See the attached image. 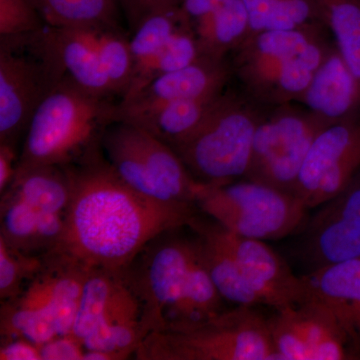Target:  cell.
I'll return each mask as SVG.
<instances>
[{"label": "cell", "instance_id": "cell-37", "mask_svg": "<svg viewBox=\"0 0 360 360\" xmlns=\"http://www.w3.org/2000/svg\"><path fill=\"white\" fill-rule=\"evenodd\" d=\"M226 1L227 0H182L180 8L191 25H194Z\"/></svg>", "mask_w": 360, "mask_h": 360}, {"label": "cell", "instance_id": "cell-32", "mask_svg": "<svg viewBox=\"0 0 360 360\" xmlns=\"http://www.w3.org/2000/svg\"><path fill=\"white\" fill-rule=\"evenodd\" d=\"M274 18L269 30H295L322 23L314 0H274Z\"/></svg>", "mask_w": 360, "mask_h": 360}, {"label": "cell", "instance_id": "cell-9", "mask_svg": "<svg viewBox=\"0 0 360 360\" xmlns=\"http://www.w3.org/2000/svg\"><path fill=\"white\" fill-rule=\"evenodd\" d=\"M195 205L224 229L260 240L295 233L304 225L309 210L295 194L248 179L203 184Z\"/></svg>", "mask_w": 360, "mask_h": 360}, {"label": "cell", "instance_id": "cell-11", "mask_svg": "<svg viewBox=\"0 0 360 360\" xmlns=\"http://www.w3.org/2000/svg\"><path fill=\"white\" fill-rule=\"evenodd\" d=\"M269 323L281 360H343L357 355L335 315L314 298L277 309Z\"/></svg>", "mask_w": 360, "mask_h": 360}, {"label": "cell", "instance_id": "cell-29", "mask_svg": "<svg viewBox=\"0 0 360 360\" xmlns=\"http://www.w3.org/2000/svg\"><path fill=\"white\" fill-rule=\"evenodd\" d=\"M203 56L193 27L177 32L155 58L135 71L129 91L122 101L136 94L155 78L193 65Z\"/></svg>", "mask_w": 360, "mask_h": 360}, {"label": "cell", "instance_id": "cell-34", "mask_svg": "<svg viewBox=\"0 0 360 360\" xmlns=\"http://www.w3.org/2000/svg\"><path fill=\"white\" fill-rule=\"evenodd\" d=\"M120 4L131 32L151 13L170 7L167 0H120Z\"/></svg>", "mask_w": 360, "mask_h": 360}, {"label": "cell", "instance_id": "cell-25", "mask_svg": "<svg viewBox=\"0 0 360 360\" xmlns=\"http://www.w3.org/2000/svg\"><path fill=\"white\" fill-rule=\"evenodd\" d=\"M203 56L226 59L250 37V20L243 0H227L193 25Z\"/></svg>", "mask_w": 360, "mask_h": 360}, {"label": "cell", "instance_id": "cell-24", "mask_svg": "<svg viewBox=\"0 0 360 360\" xmlns=\"http://www.w3.org/2000/svg\"><path fill=\"white\" fill-rule=\"evenodd\" d=\"M323 26L314 23L295 30H266L252 35L236 51V71L245 72L295 58L324 34Z\"/></svg>", "mask_w": 360, "mask_h": 360}, {"label": "cell", "instance_id": "cell-33", "mask_svg": "<svg viewBox=\"0 0 360 360\" xmlns=\"http://www.w3.org/2000/svg\"><path fill=\"white\" fill-rule=\"evenodd\" d=\"M39 347L42 360H84V348L71 335L58 336Z\"/></svg>", "mask_w": 360, "mask_h": 360}, {"label": "cell", "instance_id": "cell-36", "mask_svg": "<svg viewBox=\"0 0 360 360\" xmlns=\"http://www.w3.org/2000/svg\"><path fill=\"white\" fill-rule=\"evenodd\" d=\"M18 146L0 143V194L11 186L18 170Z\"/></svg>", "mask_w": 360, "mask_h": 360}, {"label": "cell", "instance_id": "cell-7", "mask_svg": "<svg viewBox=\"0 0 360 360\" xmlns=\"http://www.w3.org/2000/svg\"><path fill=\"white\" fill-rule=\"evenodd\" d=\"M264 115L250 101L225 91L205 122L172 148L198 181L229 184L245 176Z\"/></svg>", "mask_w": 360, "mask_h": 360}, {"label": "cell", "instance_id": "cell-18", "mask_svg": "<svg viewBox=\"0 0 360 360\" xmlns=\"http://www.w3.org/2000/svg\"><path fill=\"white\" fill-rule=\"evenodd\" d=\"M331 44L322 35L295 58L238 73V77L251 94L262 103L277 105L298 103Z\"/></svg>", "mask_w": 360, "mask_h": 360}, {"label": "cell", "instance_id": "cell-14", "mask_svg": "<svg viewBox=\"0 0 360 360\" xmlns=\"http://www.w3.org/2000/svg\"><path fill=\"white\" fill-rule=\"evenodd\" d=\"M305 226L300 255L310 271L360 258V170Z\"/></svg>", "mask_w": 360, "mask_h": 360}, {"label": "cell", "instance_id": "cell-10", "mask_svg": "<svg viewBox=\"0 0 360 360\" xmlns=\"http://www.w3.org/2000/svg\"><path fill=\"white\" fill-rule=\"evenodd\" d=\"M278 106L258 124L245 177L295 194L314 139L330 124L305 108H293L290 103Z\"/></svg>", "mask_w": 360, "mask_h": 360}, {"label": "cell", "instance_id": "cell-2", "mask_svg": "<svg viewBox=\"0 0 360 360\" xmlns=\"http://www.w3.org/2000/svg\"><path fill=\"white\" fill-rule=\"evenodd\" d=\"M120 101L87 91L65 77L30 123L18 167L77 165L103 148L106 129L118 122Z\"/></svg>", "mask_w": 360, "mask_h": 360}, {"label": "cell", "instance_id": "cell-21", "mask_svg": "<svg viewBox=\"0 0 360 360\" xmlns=\"http://www.w3.org/2000/svg\"><path fill=\"white\" fill-rule=\"evenodd\" d=\"M191 231L198 238L206 267L224 300L238 305L260 304L276 309L274 298L246 276L236 258L224 246L202 232Z\"/></svg>", "mask_w": 360, "mask_h": 360}, {"label": "cell", "instance_id": "cell-19", "mask_svg": "<svg viewBox=\"0 0 360 360\" xmlns=\"http://www.w3.org/2000/svg\"><path fill=\"white\" fill-rule=\"evenodd\" d=\"M0 196V240L25 255H49L63 236L65 214L39 212L8 193Z\"/></svg>", "mask_w": 360, "mask_h": 360}, {"label": "cell", "instance_id": "cell-17", "mask_svg": "<svg viewBox=\"0 0 360 360\" xmlns=\"http://www.w3.org/2000/svg\"><path fill=\"white\" fill-rule=\"evenodd\" d=\"M298 103L328 124L360 118V79L335 44Z\"/></svg>", "mask_w": 360, "mask_h": 360}, {"label": "cell", "instance_id": "cell-12", "mask_svg": "<svg viewBox=\"0 0 360 360\" xmlns=\"http://www.w3.org/2000/svg\"><path fill=\"white\" fill-rule=\"evenodd\" d=\"M360 170V118L328 125L303 163L295 195L307 210L335 198Z\"/></svg>", "mask_w": 360, "mask_h": 360}, {"label": "cell", "instance_id": "cell-8", "mask_svg": "<svg viewBox=\"0 0 360 360\" xmlns=\"http://www.w3.org/2000/svg\"><path fill=\"white\" fill-rule=\"evenodd\" d=\"M44 27L0 35V143L18 146L40 103L65 77Z\"/></svg>", "mask_w": 360, "mask_h": 360}, {"label": "cell", "instance_id": "cell-38", "mask_svg": "<svg viewBox=\"0 0 360 360\" xmlns=\"http://www.w3.org/2000/svg\"><path fill=\"white\" fill-rule=\"evenodd\" d=\"M113 1L117 2V4H120V0H113Z\"/></svg>", "mask_w": 360, "mask_h": 360}, {"label": "cell", "instance_id": "cell-13", "mask_svg": "<svg viewBox=\"0 0 360 360\" xmlns=\"http://www.w3.org/2000/svg\"><path fill=\"white\" fill-rule=\"evenodd\" d=\"M188 226L224 246L236 258L246 276L274 298L276 310L309 300L310 290L307 276H296L285 260L264 240L239 236L200 214L191 220Z\"/></svg>", "mask_w": 360, "mask_h": 360}, {"label": "cell", "instance_id": "cell-4", "mask_svg": "<svg viewBox=\"0 0 360 360\" xmlns=\"http://www.w3.org/2000/svg\"><path fill=\"white\" fill-rule=\"evenodd\" d=\"M184 227L156 236L125 269L146 307L150 333L187 321L202 259L195 234L187 238Z\"/></svg>", "mask_w": 360, "mask_h": 360}, {"label": "cell", "instance_id": "cell-27", "mask_svg": "<svg viewBox=\"0 0 360 360\" xmlns=\"http://www.w3.org/2000/svg\"><path fill=\"white\" fill-rule=\"evenodd\" d=\"M188 27L193 25L180 6L160 9L148 16L129 37L134 73L155 58L177 32Z\"/></svg>", "mask_w": 360, "mask_h": 360}, {"label": "cell", "instance_id": "cell-23", "mask_svg": "<svg viewBox=\"0 0 360 360\" xmlns=\"http://www.w3.org/2000/svg\"><path fill=\"white\" fill-rule=\"evenodd\" d=\"M4 193L13 194L39 212L65 214L71 198L70 172L58 165L18 167Z\"/></svg>", "mask_w": 360, "mask_h": 360}, {"label": "cell", "instance_id": "cell-20", "mask_svg": "<svg viewBox=\"0 0 360 360\" xmlns=\"http://www.w3.org/2000/svg\"><path fill=\"white\" fill-rule=\"evenodd\" d=\"M309 298L335 315L350 342L360 350V258L310 271Z\"/></svg>", "mask_w": 360, "mask_h": 360}, {"label": "cell", "instance_id": "cell-30", "mask_svg": "<svg viewBox=\"0 0 360 360\" xmlns=\"http://www.w3.org/2000/svg\"><path fill=\"white\" fill-rule=\"evenodd\" d=\"M44 264V257L25 255L0 240V300L6 302L20 295Z\"/></svg>", "mask_w": 360, "mask_h": 360}, {"label": "cell", "instance_id": "cell-16", "mask_svg": "<svg viewBox=\"0 0 360 360\" xmlns=\"http://www.w3.org/2000/svg\"><path fill=\"white\" fill-rule=\"evenodd\" d=\"M53 27L45 25L47 41L58 58L65 77L80 87L105 98L120 101L103 63V44L111 27Z\"/></svg>", "mask_w": 360, "mask_h": 360}, {"label": "cell", "instance_id": "cell-5", "mask_svg": "<svg viewBox=\"0 0 360 360\" xmlns=\"http://www.w3.org/2000/svg\"><path fill=\"white\" fill-rule=\"evenodd\" d=\"M149 333L146 307L127 270L87 271L70 333L84 350L127 359Z\"/></svg>", "mask_w": 360, "mask_h": 360}, {"label": "cell", "instance_id": "cell-3", "mask_svg": "<svg viewBox=\"0 0 360 360\" xmlns=\"http://www.w3.org/2000/svg\"><path fill=\"white\" fill-rule=\"evenodd\" d=\"M137 360H281L269 319L250 305L207 321L155 331L137 348Z\"/></svg>", "mask_w": 360, "mask_h": 360}, {"label": "cell", "instance_id": "cell-6", "mask_svg": "<svg viewBox=\"0 0 360 360\" xmlns=\"http://www.w3.org/2000/svg\"><path fill=\"white\" fill-rule=\"evenodd\" d=\"M87 271L51 255L20 295L0 302V342L23 338L41 347L70 335Z\"/></svg>", "mask_w": 360, "mask_h": 360}, {"label": "cell", "instance_id": "cell-15", "mask_svg": "<svg viewBox=\"0 0 360 360\" xmlns=\"http://www.w3.org/2000/svg\"><path fill=\"white\" fill-rule=\"evenodd\" d=\"M231 77L226 59L203 56L193 65L155 78L136 94L123 99L118 108V122L175 101L200 98L224 91Z\"/></svg>", "mask_w": 360, "mask_h": 360}, {"label": "cell", "instance_id": "cell-35", "mask_svg": "<svg viewBox=\"0 0 360 360\" xmlns=\"http://www.w3.org/2000/svg\"><path fill=\"white\" fill-rule=\"evenodd\" d=\"M0 360H42L40 347L23 338L0 342Z\"/></svg>", "mask_w": 360, "mask_h": 360}, {"label": "cell", "instance_id": "cell-31", "mask_svg": "<svg viewBox=\"0 0 360 360\" xmlns=\"http://www.w3.org/2000/svg\"><path fill=\"white\" fill-rule=\"evenodd\" d=\"M44 26L28 0H0V35L34 32Z\"/></svg>", "mask_w": 360, "mask_h": 360}, {"label": "cell", "instance_id": "cell-26", "mask_svg": "<svg viewBox=\"0 0 360 360\" xmlns=\"http://www.w3.org/2000/svg\"><path fill=\"white\" fill-rule=\"evenodd\" d=\"M45 25L92 27L120 25V6L113 0H28Z\"/></svg>", "mask_w": 360, "mask_h": 360}, {"label": "cell", "instance_id": "cell-22", "mask_svg": "<svg viewBox=\"0 0 360 360\" xmlns=\"http://www.w3.org/2000/svg\"><path fill=\"white\" fill-rule=\"evenodd\" d=\"M224 92L225 90L200 98L175 101L125 122L146 130L168 146H174L205 122Z\"/></svg>", "mask_w": 360, "mask_h": 360}, {"label": "cell", "instance_id": "cell-28", "mask_svg": "<svg viewBox=\"0 0 360 360\" xmlns=\"http://www.w3.org/2000/svg\"><path fill=\"white\" fill-rule=\"evenodd\" d=\"M336 49L360 79V0H314Z\"/></svg>", "mask_w": 360, "mask_h": 360}, {"label": "cell", "instance_id": "cell-1", "mask_svg": "<svg viewBox=\"0 0 360 360\" xmlns=\"http://www.w3.org/2000/svg\"><path fill=\"white\" fill-rule=\"evenodd\" d=\"M66 168L71 198L65 229L46 255L86 271L127 269L156 236L186 226L200 212L193 203L156 200L139 193L111 167L103 148Z\"/></svg>", "mask_w": 360, "mask_h": 360}]
</instances>
